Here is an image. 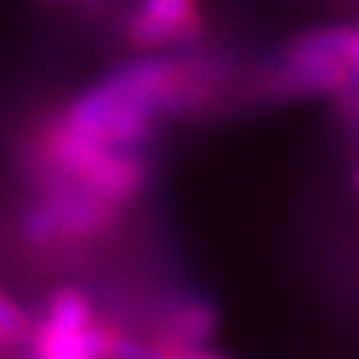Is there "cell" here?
<instances>
[{
	"label": "cell",
	"mask_w": 359,
	"mask_h": 359,
	"mask_svg": "<svg viewBox=\"0 0 359 359\" xmlns=\"http://www.w3.org/2000/svg\"><path fill=\"white\" fill-rule=\"evenodd\" d=\"M210 94L212 82L201 68L156 57L119 68L88 88L57 125L88 142L136 150L161 116L190 111Z\"/></svg>",
	"instance_id": "6da1fadb"
},
{
	"label": "cell",
	"mask_w": 359,
	"mask_h": 359,
	"mask_svg": "<svg viewBox=\"0 0 359 359\" xmlns=\"http://www.w3.org/2000/svg\"><path fill=\"white\" fill-rule=\"evenodd\" d=\"M198 0H142L128 26V40L139 48L190 43L204 34Z\"/></svg>",
	"instance_id": "7a4b0ae2"
},
{
	"label": "cell",
	"mask_w": 359,
	"mask_h": 359,
	"mask_svg": "<svg viewBox=\"0 0 359 359\" xmlns=\"http://www.w3.org/2000/svg\"><path fill=\"white\" fill-rule=\"evenodd\" d=\"M215 331V314L207 303L193 300L167 314V325L158 331V356H207L201 348Z\"/></svg>",
	"instance_id": "3957f363"
},
{
	"label": "cell",
	"mask_w": 359,
	"mask_h": 359,
	"mask_svg": "<svg viewBox=\"0 0 359 359\" xmlns=\"http://www.w3.org/2000/svg\"><path fill=\"white\" fill-rule=\"evenodd\" d=\"M34 337V325L29 323V317L9 300L0 294V342L12 345V342H32Z\"/></svg>",
	"instance_id": "277c9868"
},
{
	"label": "cell",
	"mask_w": 359,
	"mask_h": 359,
	"mask_svg": "<svg viewBox=\"0 0 359 359\" xmlns=\"http://www.w3.org/2000/svg\"><path fill=\"white\" fill-rule=\"evenodd\" d=\"M351 71H353V79H359V29H356L353 46H351Z\"/></svg>",
	"instance_id": "5b68a950"
},
{
	"label": "cell",
	"mask_w": 359,
	"mask_h": 359,
	"mask_svg": "<svg viewBox=\"0 0 359 359\" xmlns=\"http://www.w3.org/2000/svg\"><path fill=\"white\" fill-rule=\"evenodd\" d=\"M353 182H356V190H359V167H356V178H353Z\"/></svg>",
	"instance_id": "8992f818"
}]
</instances>
